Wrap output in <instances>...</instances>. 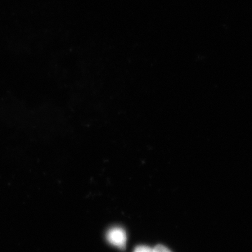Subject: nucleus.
I'll list each match as a JSON object with an SVG mask.
<instances>
[{"label": "nucleus", "mask_w": 252, "mask_h": 252, "mask_svg": "<svg viewBox=\"0 0 252 252\" xmlns=\"http://www.w3.org/2000/svg\"><path fill=\"white\" fill-rule=\"evenodd\" d=\"M154 252H172L167 248L166 247L162 245H158L155 248H154Z\"/></svg>", "instance_id": "obj_3"}, {"label": "nucleus", "mask_w": 252, "mask_h": 252, "mask_svg": "<svg viewBox=\"0 0 252 252\" xmlns=\"http://www.w3.org/2000/svg\"><path fill=\"white\" fill-rule=\"evenodd\" d=\"M127 239L125 230L120 227H113L107 231V241L118 248H125Z\"/></svg>", "instance_id": "obj_1"}, {"label": "nucleus", "mask_w": 252, "mask_h": 252, "mask_svg": "<svg viewBox=\"0 0 252 252\" xmlns=\"http://www.w3.org/2000/svg\"><path fill=\"white\" fill-rule=\"evenodd\" d=\"M134 252H154V248L146 245H140L135 249Z\"/></svg>", "instance_id": "obj_2"}]
</instances>
